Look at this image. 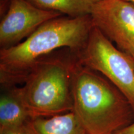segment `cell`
I'll list each match as a JSON object with an SVG mask.
<instances>
[{
	"label": "cell",
	"instance_id": "6da1fadb",
	"mask_svg": "<svg viewBox=\"0 0 134 134\" xmlns=\"http://www.w3.org/2000/svg\"><path fill=\"white\" fill-rule=\"evenodd\" d=\"M93 27L90 15L60 16L41 25L21 42L0 51L1 86L10 88L24 82L34 65L58 48L79 51Z\"/></svg>",
	"mask_w": 134,
	"mask_h": 134
},
{
	"label": "cell",
	"instance_id": "7a4b0ae2",
	"mask_svg": "<svg viewBox=\"0 0 134 134\" xmlns=\"http://www.w3.org/2000/svg\"><path fill=\"white\" fill-rule=\"evenodd\" d=\"M73 111L88 134H114L129 125L127 99L108 81L79 62L73 64Z\"/></svg>",
	"mask_w": 134,
	"mask_h": 134
},
{
	"label": "cell",
	"instance_id": "3957f363",
	"mask_svg": "<svg viewBox=\"0 0 134 134\" xmlns=\"http://www.w3.org/2000/svg\"><path fill=\"white\" fill-rule=\"evenodd\" d=\"M73 64L57 58H42L31 68L24 85L16 88L29 118L73 111Z\"/></svg>",
	"mask_w": 134,
	"mask_h": 134
},
{
	"label": "cell",
	"instance_id": "277c9868",
	"mask_svg": "<svg viewBox=\"0 0 134 134\" xmlns=\"http://www.w3.org/2000/svg\"><path fill=\"white\" fill-rule=\"evenodd\" d=\"M78 61L98 71L114 84L127 99L134 112V60L117 48L96 27L86 44L78 51Z\"/></svg>",
	"mask_w": 134,
	"mask_h": 134
},
{
	"label": "cell",
	"instance_id": "5b68a950",
	"mask_svg": "<svg viewBox=\"0 0 134 134\" xmlns=\"http://www.w3.org/2000/svg\"><path fill=\"white\" fill-rule=\"evenodd\" d=\"M93 26L117 48L134 57V4L125 0H99L90 13Z\"/></svg>",
	"mask_w": 134,
	"mask_h": 134
},
{
	"label": "cell",
	"instance_id": "8992f818",
	"mask_svg": "<svg viewBox=\"0 0 134 134\" xmlns=\"http://www.w3.org/2000/svg\"><path fill=\"white\" fill-rule=\"evenodd\" d=\"M62 15L38 8L28 0H10L7 13L0 23L1 49L18 44L41 25Z\"/></svg>",
	"mask_w": 134,
	"mask_h": 134
},
{
	"label": "cell",
	"instance_id": "52a82bcc",
	"mask_svg": "<svg viewBox=\"0 0 134 134\" xmlns=\"http://www.w3.org/2000/svg\"><path fill=\"white\" fill-rule=\"evenodd\" d=\"M26 126L31 134H88L73 111L51 117L30 118Z\"/></svg>",
	"mask_w": 134,
	"mask_h": 134
},
{
	"label": "cell",
	"instance_id": "ba28073f",
	"mask_svg": "<svg viewBox=\"0 0 134 134\" xmlns=\"http://www.w3.org/2000/svg\"><path fill=\"white\" fill-rule=\"evenodd\" d=\"M16 87L7 88L0 98V129L21 126L29 119Z\"/></svg>",
	"mask_w": 134,
	"mask_h": 134
},
{
	"label": "cell",
	"instance_id": "9c48e42d",
	"mask_svg": "<svg viewBox=\"0 0 134 134\" xmlns=\"http://www.w3.org/2000/svg\"><path fill=\"white\" fill-rule=\"evenodd\" d=\"M43 9L57 11L70 17L90 15L99 0H28Z\"/></svg>",
	"mask_w": 134,
	"mask_h": 134
},
{
	"label": "cell",
	"instance_id": "30bf717a",
	"mask_svg": "<svg viewBox=\"0 0 134 134\" xmlns=\"http://www.w3.org/2000/svg\"><path fill=\"white\" fill-rule=\"evenodd\" d=\"M0 134H31L27 130L26 124L9 128L1 129Z\"/></svg>",
	"mask_w": 134,
	"mask_h": 134
},
{
	"label": "cell",
	"instance_id": "8fae6325",
	"mask_svg": "<svg viewBox=\"0 0 134 134\" xmlns=\"http://www.w3.org/2000/svg\"><path fill=\"white\" fill-rule=\"evenodd\" d=\"M117 134H134V122L115 132Z\"/></svg>",
	"mask_w": 134,
	"mask_h": 134
},
{
	"label": "cell",
	"instance_id": "7c38bea8",
	"mask_svg": "<svg viewBox=\"0 0 134 134\" xmlns=\"http://www.w3.org/2000/svg\"><path fill=\"white\" fill-rule=\"evenodd\" d=\"M125 1H129V2H130V3H133V4H134V0H125Z\"/></svg>",
	"mask_w": 134,
	"mask_h": 134
},
{
	"label": "cell",
	"instance_id": "4fadbf2b",
	"mask_svg": "<svg viewBox=\"0 0 134 134\" xmlns=\"http://www.w3.org/2000/svg\"><path fill=\"white\" fill-rule=\"evenodd\" d=\"M114 134H117V133H114Z\"/></svg>",
	"mask_w": 134,
	"mask_h": 134
},
{
	"label": "cell",
	"instance_id": "5bb4252c",
	"mask_svg": "<svg viewBox=\"0 0 134 134\" xmlns=\"http://www.w3.org/2000/svg\"><path fill=\"white\" fill-rule=\"evenodd\" d=\"M133 60H134V57H133Z\"/></svg>",
	"mask_w": 134,
	"mask_h": 134
}]
</instances>
